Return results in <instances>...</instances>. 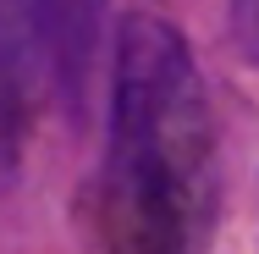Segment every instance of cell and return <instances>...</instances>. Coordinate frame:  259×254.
I'll return each instance as SVG.
<instances>
[{
    "instance_id": "2",
    "label": "cell",
    "mask_w": 259,
    "mask_h": 254,
    "mask_svg": "<svg viewBox=\"0 0 259 254\" xmlns=\"http://www.w3.org/2000/svg\"><path fill=\"white\" fill-rule=\"evenodd\" d=\"M39 45V11L33 0H0V188H11L28 127H33V55Z\"/></svg>"
},
{
    "instance_id": "3",
    "label": "cell",
    "mask_w": 259,
    "mask_h": 254,
    "mask_svg": "<svg viewBox=\"0 0 259 254\" xmlns=\"http://www.w3.org/2000/svg\"><path fill=\"white\" fill-rule=\"evenodd\" d=\"M39 11V45L50 55V78L61 105L77 116L89 78H94V55H100V22L105 0H33Z\"/></svg>"
},
{
    "instance_id": "1",
    "label": "cell",
    "mask_w": 259,
    "mask_h": 254,
    "mask_svg": "<svg viewBox=\"0 0 259 254\" xmlns=\"http://www.w3.org/2000/svg\"><path fill=\"white\" fill-rule=\"evenodd\" d=\"M221 210L215 116L182 28L133 11L116 33L94 188L100 254H209Z\"/></svg>"
}]
</instances>
